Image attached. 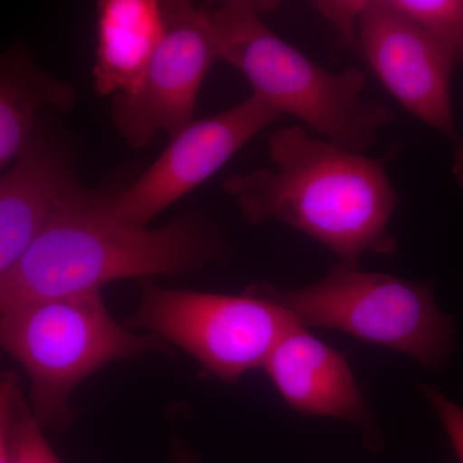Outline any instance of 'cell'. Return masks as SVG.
Here are the masks:
<instances>
[{
	"label": "cell",
	"mask_w": 463,
	"mask_h": 463,
	"mask_svg": "<svg viewBox=\"0 0 463 463\" xmlns=\"http://www.w3.org/2000/svg\"><path fill=\"white\" fill-rule=\"evenodd\" d=\"M303 327H321L412 356L440 368L453 350V319L440 312L426 283L337 264L318 282L297 289L255 283Z\"/></svg>",
	"instance_id": "cell-5"
},
{
	"label": "cell",
	"mask_w": 463,
	"mask_h": 463,
	"mask_svg": "<svg viewBox=\"0 0 463 463\" xmlns=\"http://www.w3.org/2000/svg\"><path fill=\"white\" fill-rule=\"evenodd\" d=\"M166 27L136 90L114 97L112 123L134 149L172 138L194 120L197 99L218 60L206 7L165 2Z\"/></svg>",
	"instance_id": "cell-8"
},
{
	"label": "cell",
	"mask_w": 463,
	"mask_h": 463,
	"mask_svg": "<svg viewBox=\"0 0 463 463\" xmlns=\"http://www.w3.org/2000/svg\"><path fill=\"white\" fill-rule=\"evenodd\" d=\"M260 5L232 0L206 7L218 60L248 79L252 94L279 114L300 118L335 145L367 154L395 114L364 97L365 76L356 69L332 72L273 33Z\"/></svg>",
	"instance_id": "cell-3"
},
{
	"label": "cell",
	"mask_w": 463,
	"mask_h": 463,
	"mask_svg": "<svg viewBox=\"0 0 463 463\" xmlns=\"http://www.w3.org/2000/svg\"><path fill=\"white\" fill-rule=\"evenodd\" d=\"M8 463H63L48 443L32 405L18 389L7 422Z\"/></svg>",
	"instance_id": "cell-14"
},
{
	"label": "cell",
	"mask_w": 463,
	"mask_h": 463,
	"mask_svg": "<svg viewBox=\"0 0 463 463\" xmlns=\"http://www.w3.org/2000/svg\"><path fill=\"white\" fill-rule=\"evenodd\" d=\"M444 43L463 66V0H389Z\"/></svg>",
	"instance_id": "cell-15"
},
{
	"label": "cell",
	"mask_w": 463,
	"mask_h": 463,
	"mask_svg": "<svg viewBox=\"0 0 463 463\" xmlns=\"http://www.w3.org/2000/svg\"><path fill=\"white\" fill-rule=\"evenodd\" d=\"M263 368L291 410L370 426V411L345 355L303 326L282 337Z\"/></svg>",
	"instance_id": "cell-11"
},
{
	"label": "cell",
	"mask_w": 463,
	"mask_h": 463,
	"mask_svg": "<svg viewBox=\"0 0 463 463\" xmlns=\"http://www.w3.org/2000/svg\"><path fill=\"white\" fill-rule=\"evenodd\" d=\"M165 349L154 335L116 322L100 291L43 298L0 313V350L23 365L30 401L43 428L74 419L70 398L100 368Z\"/></svg>",
	"instance_id": "cell-4"
},
{
	"label": "cell",
	"mask_w": 463,
	"mask_h": 463,
	"mask_svg": "<svg viewBox=\"0 0 463 463\" xmlns=\"http://www.w3.org/2000/svg\"><path fill=\"white\" fill-rule=\"evenodd\" d=\"M452 173L456 182L463 187V142L457 146L453 155Z\"/></svg>",
	"instance_id": "cell-19"
},
{
	"label": "cell",
	"mask_w": 463,
	"mask_h": 463,
	"mask_svg": "<svg viewBox=\"0 0 463 463\" xmlns=\"http://www.w3.org/2000/svg\"><path fill=\"white\" fill-rule=\"evenodd\" d=\"M165 2L102 0L97 3L94 88L100 96L136 90L165 33Z\"/></svg>",
	"instance_id": "cell-12"
},
{
	"label": "cell",
	"mask_w": 463,
	"mask_h": 463,
	"mask_svg": "<svg viewBox=\"0 0 463 463\" xmlns=\"http://www.w3.org/2000/svg\"><path fill=\"white\" fill-rule=\"evenodd\" d=\"M172 463H197L192 458L190 453L184 449L176 450L175 456H174Z\"/></svg>",
	"instance_id": "cell-20"
},
{
	"label": "cell",
	"mask_w": 463,
	"mask_h": 463,
	"mask_svg": "<svg viewBox=\"0 0 463 463\" xmlns=\"http://www.w3.org/2000/svg\"><path fill=\"white\" fill-rule=\"evenodd\" d=\"M421 392L443 423L450 444L459 462L463 463V407L431 386H422Z\"/></svg>",
	"instance_id": "cell-16"
},
{
	"label": "cell",
	"mask_w": 463,
	"mask_h": 463,
	"mask_svg": "<svg viewBox=\"0 0 463 463\" xmlns=\"http://www.w3.org/2000/svg\"><path fill=\"white\" fill-rule=\"evenodd\" d=\"M358 48L410 114L449 141L462 143L450 97L456 61L443 42L389 0H367L358 20Z\"/></svg>",
	"instance_id": "cell-9"
},
{
	"label": "cell",
	"mask_w": 463,
	"mask_h": 463,
	"mask_svg": "<svg viewBox=\"0 0 463 463\" xmlns=\"http://www.w3.org/2000/svg\"><path fill=\"white\" fill-rule=\"evenodd\" d=\"M281 116L252 94L221 114L192 121L132 184L99 191L100 206L120 223L148 228L152 219L212 178Z\"/></svg>",
	"instance_id": "cell-7"
},
{
	"label": "cell",
	"mask_w": 463,
	"mask_h": 463,
	"mask_svg": "<svg viewBox=\"0 0 463 463\" xmlns=\"http://www.w3.org/2000/svg\"><path fill=\"white\" fill-rule=\"evenodd\" d=\"M75 182L71 151L39 125L25 151L0 174V281L20 263Z\"/></svg>",
	"instance_id": "cell-10"
},
{
	"label": "cell",
	"mask_w": 463,
	"mask_h": 463,
	"mask_svg": "<svg viewBox=\"0 0 463 463\" xmlns=\"http://www.w3.org/2000/svg\"><path fill=\"white\" fill-rule=\"evenodd\" d=\"M74 102V88L48 74L25 47L0 50V174L25 151L44 109Z\"/></svg>",
	"instance_id": "cell-13"
},
{
	"label": "cell",
	"mask_w": 463,
	"mask_h": 463,
	"mask_svg": "<svg viewBox=\"0 0 463 463\" xmlns=\"http://www.w3.org/2000/svg\"><path fill=\"white\" fill-rule=\"evenodd\" d=\"M129 325L181 347L216 379L236 383L263 368L298 322L257 285L240 295L146 285Z\"/></svg>",
	"instance_id": "cell-6"
},
{
	"label": "cell",
	"mask_w": 463,
	"mask_h": 463,
	"mask_svg": "<svg viewBox=\"0 0 463 463\" xmlns=\"http://www.w3.org/2000/svg\"><path fill=\"white\" fill-rule=\"evenodd\" d=\"M313 7L326 20L336 27L340 35L350 43L353 47H358V20L364 9V2H316Z\"/></svg>",
	"instance_id": "cell-17"
},
{
	"label": "cell",
	"mask_w": 463,
	"mask_h": 463,
	"mask_svg": "<svg viewBox=\"0 0 463 463\" xmlns=\"http://www.w3.org/2000/svg\"><path fill=\"white\" fill-rule=\"evenodd\" d=\"M228 254L224 232L203 213L187 212L156 230L129 227L106 214L99 191L76 181L0 281V313L43 298L99 291L118 279L197 272Z\"/></svg>",
	"instance_id": "cell-2"
},
{
	"label": "cell",
	"mask_w": 463,
	"mask_h": 463,
	"mask_svg": "<svg viewBox=\"0 0 463 463\" xmlns=\"http://www.w3.org/2000/svg\"><path fill=\"white\" fill-rule=\"evenodd\" d=\"M20 388L16 373L12 371H3L0 373V463H8V414L14 395Z\"/></svg>",
	"instance_id": "cell-18"
},
{
	"label": "cell",
	"mask_w": 463,
	"mask_h": 463,
	"mask_svg": "<svg viewBox=\"0 0 463 463\" xmlns=\"http://www.w3.org/2000/svg\"><path fill=\"white\" fill-rule=\"evenodd\" d=\"M269 156L276 169L232 174L223 183L249 224L281 222L352 268L368 252H397L389 225L401 197L386 172L392 151L371 157L292 125L270 136Z\"/></svg>",
	"instance_id": "cell-1"
}]
</instances>
